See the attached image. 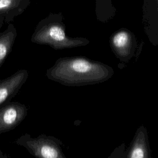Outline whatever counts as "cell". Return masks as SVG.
<instances>
[{"instance_id":"cell-8","label":"cell","mask_w":158,"mask_h":158,"mask_svg":"<svg viewBox=\"0 0 158 158\" xmlns=\"http://www.w3.org/2000/svg\"><path fill=\"white\" fill-rule=\"evenodd\" d=\"M31 0H0V29L10 23L30 4Z\"/></svg>"},{"instance_id":"cell-9","label":"cell","mask_w":158,"mask_h":158,"mask_svg":"<svg viewBox=\"0 0 158 158\" xmlns=\"http://www.w3.org/2000/svg\"><path fill=\"white\" fill-rule=\"evenodd\" d=\"M17 36V29L12 23L0 32V68L11 52Z\"/></svg>"},{"instance_id":"cell-3","label":"cell","mask_w":158,"mask_h":158,"mask_svg":"<svg viewBox=\"0 0 158 158\" xmlns=\"http://www.w3.org/2000/svg\"><path fill=\"white\" fill-rule=\"evenodd\" d=\"M15 143L35 158H66L62 149V142L52 136L41 134L32 137L25 133L19 137Z\"/></svg>"},{"instance_id":"cell-4","label":"cell","mask_w":158,"mask_h":158,"mask_svg":"<svg viewBox=\"0 0 158 158\" xmlns=\"http://www.w3.org/2000/svg\"><path fill=\"white\" fill-rule=\"evenodd\" d=\"M109 43L112 52L123 65L130 62L138 48L135 34L124 27L111 34Z\"/></svg>"},{"instance_id":"cell-7","label":"cell","mask_w":158,"mask_h":158,"mask_svg":"<svg viewBox=\"0 0 158 158\" xmlns=\"http://www.w3.org/2000/svg\"><path fill=\"white\" fill-rule=\"evenodd\" d=\"M123 158H152L148 133L144 125L137 128Z\"/></svg>"},{"instance_id":"cell-1","label":"cell","mask_w":158,"mask_h":158,"mask_svg":"<svg viewBox=\"0 0 158 158\" xmlns=\"http://www.w3.org/2000/svg\"><path fill=\"white\" fill-rule=\"evenodd\" d=\"M107 64L85 56L61 57L46 72L47 78L68 86H81L103 83L114 75Z\"/></svg>"},{"instance_id":"cell-11","label":"cell","mask_w":158,"mask_h":158,"mask_svg":"<svg viewBox=\"0 0 158 158\" xmlns=\"http://www.w3.org/2000/svg\"><path fill=\"white\" fill-rule=\"evenodd\" d=\"M0 158H8V157L1 150H0Z\"/></svg>"},{"instance_id":"cell-6","label":"cell","mask_w":158,"mask_h":158,"mask_svg":"<svg viewBox=\"0 0 158 158\" xmlns=\"http://www.w3.org/2000/svg\"><path fill=\"white\" fill-rule=\"evenodd\" d=\"M28 77V70L20 69L9 77L0 80V106L11 101L25 84Z\"/></svg>"},{"instance_id":"cell-5","label":"cell","mask_w":158,"mask_h":158,"mask_svg":"<svg viewBox=\"0 0 158 158\" xmlns=\"http://www.w3.org/2000/svg\"><path fill=\"white\" fill-rule=\"evenodd\" d=\"M27 106L17 101H9L0 106V135L15 128L27 115Z\"/></svg>"},{"instance_id":"cell-10","label":"cell","mask_w":158,"mask_h":158,"mask_svg":"<svg viewBox=\"0 0 158 158\" xmlns=\"http://www.w3.org/2000/svg\"><path fill=\"white\" fill-rule=\"evenodd\" d=\"M95 13L99 22L106 23L115 17L116 9L112 0H95Z\"/></svg>"},{"instance_id":"cell-2","label":"cell","mask_w":158,"mask_h":158,"mask_svg":"<svg viewBox=\"0 0 158 158\" xmlns=\"http://www.w3.org/2000/svg\"><path fill=\"white\" fill-rule=\"evenodd\" d=\"M62 12H50L36 25L31 35L33 43L47 45L55 50L85 46L89 41L84 37H71L66 35Z\"/></svg>"}]
</instances>
